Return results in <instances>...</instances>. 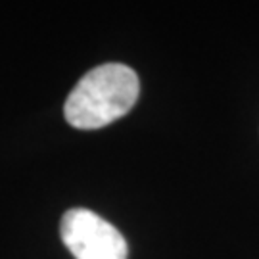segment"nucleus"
Here are the masks:
<instances>
[{"label": "nucleus", "instance_id": "1", "mask_svg": "<svg viewBox=\"0 0 259 259\" xmlns=\"http://www.w3.org/2000/svg\"><path fill=\"white\" fill-rule=\"evenodd\" d=\"M139 77L129 65L104 64L93 67L67 96L65 119L75 129H102L127 115L139 100Z\"/></svg>", "mask_w": 259, "mask_h": 259}, {"label": "nucleus", "instance_id": "2", "mask_svg": "<svg viewBox=\"0 0 259 259\" xmlns=\"http://www.w3.org/2000/svg\"><path fill=\"white\" fill-rule=\"evenodd\" d=\"M60 234L75 259H129L125 236L91 209L73 207L65 211Z\"/></svg>", "mask_w": 259, "mask_h": 259}]
</instances>
